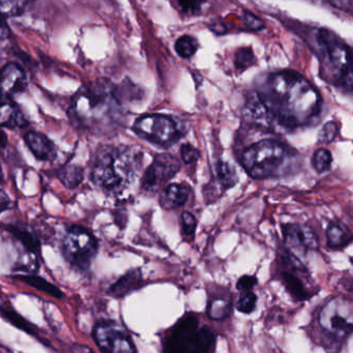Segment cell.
Here are the masks:
<instances>
[{"instance_id": "cell-36", "label": "cell", "mask_w": 353, "mask_h": 353, "mask_svg": "<svg viewBox=\"0 0 353 353\" xmlns=\"http://www.w3.org/2000/svg\"><path fill=\"white\" fill-rule=\"evenodd\" d=\"M201 3H188V1H179V6L181 11L185 14L197 13L201 7Z\"/></svg>"}, {"instance_id": "cell-14", "label": "cell", "mask_w": 353, "mask_h": 353, "mask_svg": "<svg viewBox=\"0 0 353 353\" xmlns=\"http://www.w3.org/2000/svg\"><path fill=\"white\" fill-rule=\"evenodd\" d=\"M28 86V76L21 65L10 63L0 71V94L10 100L24 92Z\"/></svg>"}, {"instance_id": "cell-32", "label": "cell", "mask_w": 353, "mask_h": 353, "mask_svg": "<svg viewBox=\"0 0 353 353\" xmlns=\"http://www.w3.org/2000/svg\"><path fill=\"white\" fill-rule=\"evenodd\" d=\"M181 159L185 164L197 162L200 158V152L191 144H183L181 150Z\"/></svg>"}, {"instance_id": "cell-40", "label": "cell", "mask_w": 353, "mask_h": 353, "mask_svg": "<svg viewBox=\"0 0 353 353\" xmlns=\"http://www.w3.org/2000/svg\"><path fill=\"white\" fill-rule=\"evenodd\" d=\"M6 144H7V136L3 131H0V146H5Z\"/></svg>"}, {"instance_id": "cell-16", "label": "cell", "mask_w": 353, "mask_h": 353, "mask_svg": "<svg viewBox=\"0 0 353 353\" xmlns=\"http://www.w3.org/2000/svg\"><path fill=\"white\" fill-rule=\"evenodd\" d=\"M26 143L38 160L52 162L57 159V150L52 140L44 134L30 131L26 135Z\"/></svg>"}, {"instance_id": "cell-39", "label": "cell", "mask_w": 353, "mask_h": 353, "mask_svg": "<svg viewBox=\"0 0 353 353\" xmlns=\"http://www.w3.org/2000/svg\"><path fill=\"white\" fill-rule=\"evenodd\" d=\"M73 349L74 353H94V351L90 350L88 347L83 346V345H75Z\"/></svg>"}, {"instance_id": "cell-17", "label": "cell", "mask_w": 353, "mask_h": 353, "mask_svg": "<svg viewBox=\"0 0 353 353\" xmlns=\"http://www.w3.org/2000/svg\"><path fill=\"white\" fill-rule=\"evenodd\" d=\"M143 276L141 270H132L119 278L109 289V293L115 297H123L131 293L132 291L141 287Z\"/></svg>"}, {"instance_id": "cell-5", "label": "cell", "mask_w": 353, "mask_h": 353, "mask_svg": "<svg viewBox=\"0 0 353 353\" xmlns=\"http://www.w3.org/2000/svg\"><path fill=\"white\" fill-rule=\"evenodd\" d=\"M316 39L322 63L330 72V79L350 92L353 82L351 49L327 30H318Z\"/></svg>"}, {"instance_id": "cell-31", "label": "cell", "mask_w": 353, "mask_h": 353, "mask_svg": "<svg viewBox=\"0 0 353 353\" xmlns=\"http://www.w3.org/2000/svg\"><path fill=\"white\" fill-rule=\"evenodd\" d=\"M336 134H338V125L334 121H330L322 128L319 134V141L324 144L330 143L336 137Z\"/></svg>"}, {"instance_id": "cell-27", "label": "cell", "mask_w": 353, "mask_h": 353, "mask_svg": "<svg viewBox=\"0 0 353 353\" xmlns=\"http://www.w3.org/2000/svg\"><path fill=\"white\" fill-rule=\"evenodd\" d=\"M332 157L330 150L320 148L316 150L312 158V165L317 172L322 173L327 171L332 166Z\"/></svg>"}, {"instance_id": "cell-38", "label": "cell", "mask_w": 353, "mask_h": 353, "mask_svg": "<svg viewBox=\"0 0 353 353\" xmlns=\"http://www.w3.org/2000/svg\"><path fill=\"white\" fill-rule=\"evenodd\" d=\"M10 34H11V30L8 26L7 21L3 16H0V41L9 38Z\"/></svg>"}, {"instance_id": "cell-29", "label": "cell", "mask_w": 353, "mask_h": 353, "mask_svg": "<svg viewBox=\"0 0 353 353\" xmlns=\"http://www.w3.org/2000/svg\"><path fill=\"white\" fill-rule=\"evenodd\" d=\"M181 225H183V236L188 241H192L195 235L197 221L191 212H183L181 214Z\"/></svg>"}, {"instance_id": "cell-7", "label": "cell", "mask_w": 353, "mask_h": 353, "mask_svg": "<svg viewBox=\"0 0 353 353\" xmlns=\"http://www.w3.org/2000/svg\"><path fill=\"white\" fill-rule=\"evenodd\" d=\"M319 325L330 338V344L334 351H339L338 345L352 334V305L342 299L328 301L320 311Z\"/></svg>"}, {"instance_id": "cell-15", "label": "cell", "mask_w": 353, "mask_h": 353, "mask_svg": "<svg viewBox=\"0 0 353 353\" xmlns=\"http://www.w3.org/2000/svg\"><path fill=\"white\" fill-rule=\"evenodd\" d=\"M239 177L234 167L228 163L219 162L214 168V179L205 187L206 199L214 200L222 196L223 192L236 185Z\"/></svg>"}, {"instance_id": "cell-34", "label": "cell", "mask_w": 353, "mask_h": 353, "mask_svg": "<svg viewBox=\"0 0 353 353\" xmlns=\"http://www.w3.org/2000/svg\"><path fill=\"white\" fill-rule=\"evenodd\" d=\"M3 314H5L6 318H8L14 325L18 326L19 328H23L26 332H30L32 326L28 325V322L24 321L23 318L20 317L19 315L12 311H5L3 310Z\"/></svg>"}, {"instance_id": "cell-26", "label": "cell", "mask_w": 353, "mask_h": 353, "mask_svg": "<svg viewBox=\"0 0 353 353\" xmlns=\"http://www.w3.org/2000/svg\"><path fill=\"white\" fill-rule=\"evenodd\" d=\"M28 5L26 1H0V16L5 19L18 17L24 13Z\"/></svg>"}, {"instance_id": "cell-24", "label": "cell", "mask_w": 353, "mask_h": 353, "mask_svg": "<svg viewBox=\"0 0 353 353\" xmlns=\"http://www.w3.org/2000/svg\"><path fill=\"white\" fill-rule=\"evenodd\" d=\"M18 278L23 281L26 284L30 285V286L34 287L38 290L47 293V294L52 295V296L57 297V299H61L63 296V293L61 292V289L57 288V286L51 284L45 279L40 278V276L26 274L18 276Z\"/></svg>"}, {"instance_id": "cell-28", "label": "cell", "mask_w": 353, "mask_h": 353, "mask_svg": "<svg viewBox=\"0 0 353 353\" xmlns=\"http://www.w3.org/2000/svg\"><path fill=\"white\" fill-rule=\"evenodd\" d=\"M256 303H257V296H256L255 293L252 292V291L241 293V297L237 301V310L241 313L251 314L255 310Z\"/></svg>"}, {"instance_id": "cell-1", "label": "cell", "mask_w": 353, "mask_h": 353, "mask_svg": "<svg viewBox=\"0 0 353 353\" xmlns=\"http://www.w3.org/2000/svg\"><path fill=\"white\" fill-rule=\"evenodd\" d=\"M318 90L301 74H270L245 104V117L258 127L292 131L313 125L321 113Z\"/></svg>"}, {"instance_id": "cell-20", "label": "cell", "mask_w": 353, "mask_h": 353, "mask_svg": "<svg viewBox=\"0 0 353 353\" xmlns=\"http://www.w3.org/2000/svg\"><path fill=\"white\" fill-rule=\"evenodd\" d=\"M326 239L328 247L332 249H340L350 243L352 235L346 226L340 223H334L330 225L326 231Z\"/></svg>"}, {"instance_id": "cell-10", "label": "cell", "mask_w": 353, "mask_h": 353, "mask_svg": "<svg viewBox=\"0 0 353 353\" xmlns=\"http://www.w3.org/2000/svg\"><path fill=\"white\" fill-rule=\"evenodd\" d=\"M92 336L103 353H136L131 336L117 322H100L94 326Z\"/></svg>"}, {"instance_id": "cell-33", "label": "cell", "mask_w": 353, "mask_h": 353, "mask_svg": "<svg viewBox=\"0 0 353 353\" xmlns=\"http://www.w3.org/2000/svg\"><path fill=\"white\" fill-rule=\"evenodd\" d=\"M257 284V278L254 276H243L236 283V288L241 293L250 292Z\"/></svg>"}, {"instance_id": "cell-18", "label": "cell", "mask_w": 353, "mask_h": 353, "mask_svg": "<svg viewBox=\"0 0 353 353\" xmlns=\"http://www.w3.org/2000/svg\"><path fill=\"white\" fill-rule=\"evenodd\" d=\"M26 115L18 105L12 102L0 104V127L21 129L28 125Z\"/></svg>"}, {"instance_id": "cell-6", "label": "cell", "mask_w": 353, "mask_h": 353, "mask_svg": "<svg viewBox=\"0 0 353 353\" xmlns=\"http://www.w3.org/2000/svg\"><path fill=\"white\" fill-rule=\"evenodd\" d=\"M284 145L274 140L256 142L243 152L241 163L253 179H266L278 173L286 159Z\"/></svg>"}, {"instance_id": "cell-9", "label": "cell", "mask_w": 353, "mask_h": 353, "mask_svg": "<svg viewBox=\"0 0 353 353\" xmlns=\"http://www.w3.org/2000/svg\"><path fill=\"white\" fill-rule=\"evenodd\" d=\"M133 130L142 139L161 146L171 145L181 137L179 123L167 115H143L135 121Z\"/></svg>"}, {"instance_id": "cell-25", "label": "cell", "mask_w": 353, "mask_h": 353, "mask_svg": "<svg viewBox=\"0 0 353 353\" xmlns=\"http://www.w3.org/2000/svg\"><path fill=\"white\" fill-rule=\"evenodd\" d=\"M198 49L197 41L191 36H183L175 43V50L183 59H190Z\"/></svg>"}, {"instance_id": "cell-19", "label": "cell", "mask_w": 353, "mask_h": 353, "mask_svg": "<svg viewBox=\"0 0 353 353\" xmlns=\"http://www.w3.org/2000/svg\"><path fill=\"white\" fill-rule=\"evenodd\" d=\"M190 188L185 185H168L164 196L162 197L161 204L165 208H175L183 205L189 199Z\"/></svg>"}, {"instance_id": "cell-4", "label": "cell", "mask_w": 353, "mask_h": 353, "mask_svg": "<svg viewBox=\"0 0 353 353\" xmlns=\"http://www.w3.org/2000/svg\"><path fill=\"white\" fill-rule=\"evenodd\" d=\"M216 344V334L208 326L200 327L194 313L185 314L173 326L164 344V353H208Z\"/></svg>"}, {"instance_id": "cell-8", "label": "cell", "mask_w": 353, "mask_h": 353, "mask_svg": "<svg viewBox=\"0 0 353 353\" xmlns=\"http://www.w3.org/2000/svg\"><path fill=\"white\" fill-rule=\"evenodd\" d=\"M98 249L96 237L83 227L72 226L63 239V253L65 260L82 272L90 268Z\"/></svg>"}, {"instance_id": "cell-3", "label": "cell", "mask_w": 353, "mask_h": 353, "mask_svg": "<svg viewBox=\"0 0 353 353\" xmlns=\"http://www.w3.org/2000/svg\"><path fill=\"white\" fill-rule=\"evenodd\" d=\"M141 161V152L130 146H101L92 160V183L108 195H119L133 183Z\"/></svg>"}, {"instance_id": "cell-22", "label": "cell", "mask_w": 353, "mask_h": 353, "mask_svg": "<svg viewBox=\"0 0 353 353\" xmlns=\"http://www.w3.org/2000/svg\"><path fill=\"white\" fill-rule=\"evenodd\" d=\"M59 179L68 189H76L83 181V169L76 165H67L59 171Z\"/></svg>"}, {"instance_id": "cell-12", "label": "cell", "mask_w": 353, "mask_h": 353, "mask_svg": "<svg viewBox=\"0 0 353 353\" xmlns=\"http://www.w3.org/2000/svg\"><path fill=\"white\" fill-rule=\"evenodd\" d=\"M179 169L181 163L175 157L169 154H159L142 177V190L148 193H154L174 177Z\"/></svg>"}, {"instance_id": "cell-13", "label": "cell", "mask_w": 353, "mask_h": 353, "mask_svg": "<svg viewBox=\"0 0 353 353\" xmlns=\"http://www.w3.org/2000/svg\"><path fill=\"white\" fill-rule=\"evenodd\" d=\"M287 251L295 257H305L318 248V239L310 227L301 224H286L283 226Z\"/></svg>"}, {"instance_id": "cell-30", "label": "cell", "mask_w": 353, "mask_h": 353, "mask_svg": "<svg viewBox=\"0 0 353 353\" xmlns=\"http://www.w3.org/2000/svg\"><path fill=\"white\" fill-rule=\"evenodd\" d=\"M255 63V57L251 49H239L235 55V67L236 69L245 70Z\"/></svg>"}, {"instance_id": "cell-2", "label": "cell", "mask_w": 353, "mask_h": 353, "mask_svg": "<svg viewBox=\"0 0 353 353\" xmlns=\"http://www.w3.org/2000/svg\"><path fill=\"white\" fill-rule=\"evenodd\" d=\"M123 106L121 90L109 83L82 88L74 96L69 111L72 123L88 131H104L119 121Z\"/></svg>"}, {"instance_id": "cell-23", "label": "cell", "mask_w": 353, "mask_h": 353, "mask_svg": "<svg viewBox=\"0 0 353 353\" xmlns=\"http://www.w3.org/2000/svg\"><path fill=\"white\" fill-rule=\"evenodd\" d=\"M232 301L230 297H214L208 303V314L212 319L224 320L230 315Z\"/></svg>"}, {"instance_id": "cell-21", "label": "cell", "mask_w": 353, "mask_h": 353, "mask_svg": "<svg viewBox=\"0 0 353 353\" xmlns=\"http://www.w3.org/2000/svg\"><path fill=\"white\" fill-rule=\"evenodd\" d=\"M9 230L13 234V236L26 248V250L30 254L40 253V241H39L38 236L34 232L28 230V228L20 226H10Z\"/></svg>"}, {"instance_id": "cell-37", "label": "cell", "mask_w": 353, "mask_h": 353, "mask_svg": "<svg viewBox=\"0 0 353 353\" xmlns=\"http://www.w3.org/2000/svg\"><path fill=\"white\" fill-rule=\"evenodd\" d=\"M11 203V198L8 196L6 192L0 190V214L5 212V210H9Z\"/></svg>"}, {"instance_id": "cell-11", "label": "cell", "mask_w": 353, "mask_h": 353, "mask_svg": "<svg viewBox=\"0 0 353 353\" xmlns=\"http://www.w3.org/2000/svg\"><path fill=\"white\" fill-rule=\"evenodd\" d=\"M286 253L285 257L281 260L283 262L281 280L294 301H307L314 295L313 291H311L305 283V279H307V270L295 256L288 251Z\"/></svg>"}, {"instance_id": "cell-35", "label": "cell", "mask_w": 353, "mask_h": 353, "mask_svg": "<svg viewBox=\"0 0 353 353\" xmlns=\"http://www.w3.org/2000/svg\"><path fill=\"white\" fill-rule=\"evenodd\" d=\"M245 26L252 30H259L263 28V22L258 19L256 16L252 15L250 13H245Z\"/></svg>"}]
</instances>
